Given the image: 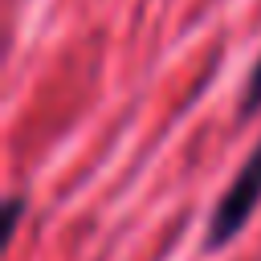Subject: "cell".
I'll return each mask as SVG.
<instances>
[{
    "instance_id": "6da1fadb",
    "label": "cell",
    "mask_w": 261,
    "mask_h": 261,
    "mask_svg": "<svg viewBox=\"0 0 261 261\" xmlns=\"http://www.w3.org/2000/svg\"><path fill=\"white\" fill-rule=\"evenodd\" d=\"M257 204H261V143L249 151V159L241 163L237 179H232V184L224 188V196L216 200V208H212V216H208L204 249L216 253V249H224L228 241H237V237L245 232V224L253 220Z\"/></svg>"
},
{
    "instance_id": "7a4b0ae2",
    "label": "cell",
    "mask_w": 261,
    "mask_h": 261,
    "mask_svg": "<svg viewBox=\"0 0 261 261\" xmlns=\"http://www.w3.org/2000/svg\"><path fill=\"white\" fill-rule=\"evenodd\" d=\"M261 110V57H257V65H253V73H249V82H245V94H241V118H253Z\"/></svg>"
}]
</instances>
